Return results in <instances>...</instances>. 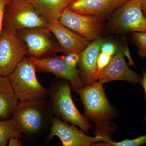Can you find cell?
Returning a JSON list of instances; mask_svg holds the SVG:
<instances>
[{
	"instance_id": "17",
	"label": "cell",
	"mask_w": 146,
	"mask_h": 146,
	"mask_svg": "<svg viewBox=\"0 0 146 146\" xmlns=\"http://www.w3.org/2000/svg\"><path fill=\"white\" fill-rule=\"evenodd\" d=\"M72 0H28L48 23L58 21L62 12Z\"/></svg>"
},
{
	"instance_id": "21",
	"label": "cell",
	"mask_w": 146,
	"mask_h": 146,
	"mask_svg": "<svg viewBox=\"0 0 146 146\" xmlns=\"http://www.w3.org/2000/svg\"><path fill=\"white\" fill-rule=\"evenodd\" d=\"M112 56L110 55L100 52L97 61V75L98 79L100 73L110 63Z\"/></svg>"
},
{
	"instance_id": "18",
	"label": "cell",
	"mask_w": 146,
	"mask_h": 146,
	"mask_svg": "<svg viewBox=\"0 0 146 146\" xmlns=\"http://www.w3.org/2000/svg\"><path fill=\"white\" fill-rule=\"evenodd\" d=\"M22 134L13 118L0 121V146H6L11 138H20Z\"/></svg>"
},
{
	"instance_id": "16",
	"label": "cell",
	"mask_w": 146,
	"mask_h": 146,
	"mask_svg": "<svg viewBox=\"0 0 146 146\" xmlns=\"http://www.w3.org/2000/svg\"><path fill=\"white\" fill-rule=\"evenodd\" d=\"M19 102L8 77L0 75V120L12 117Z\"/></svg>"
},
{
	"instance_id": "24",
	"label": "cell",
	"mask_w": 146,
	"mask_h": 146,
	"mask_svg": "<svg viewBox=\"0 0 146 146\" xmlns=\"http://www.w3.org/2000/svg\"><path fill=\"white\" fill-rule=\"evenodd\" d=\"M9 2L6 0H0V34L3 27L4 18L6 7Z\"/></svg>"
},
{
	"instance_id": "3",
	"label": "cell",
	"mask_w": 146,
	"mask_h": 146,
	"mask_svg": "<svg viewBox=\"0 0 146 146\" xmlns=\"http://www.w3.org/2000/svg\"><path fill=\"white\" fill-rule=\"evenodd\" d=\"M36 71L34 64L25 56L7 76L19 102L42 100L49 96V89L39 82Z\"/></svg>"
},
{
	"instance_id": "14",
	"label": "cell",
	"mask_w": 146,
	"mask_h": 146,
	"mask_svg": "<svg viewBox=\"0 0 146 146\" xmlns=\"http://www.w3.org/2000/svg\"><path fill=\"white\" fill-rule=\"evenodd\" d=\"M48 28L56 39L62 52L80 54L90 44L85 38L69 29L58 21L48 24Z\"/></svg>"
},
{
	"instance_id": "1",
	"label": "cell",
	"mask_w": 146,
	"mask_h": 146,
	"mask_svg": "<svg viewBox=\"0 0 146 146\" xmlns=\"http://www.w3.org/2000/svg\"><path fill=\"white\" fill-rule=\"evenodd\" d=\"M80 97L85 117L95 123L98 135L110 137L108 122L114 117L115 110L106 95L103 84L98 82L74 90Z\"/></svg>"
},
{
	"instance_id": "15",
	"label": "cell",
	"mask_w": 146,
	"mask_h": 146,
	"mask_svg": "<svg viewBox=\"0 0 146 146\" xmlns=\"http://www.w3.org/2000/svg\"><path fill=\"white\" fill-rule=\"evenodd\" d=\"M129 0H72L68 5L76 13L106 18Z\"/></svg>"
},
{
	"instance_id": "23",
	"label": "cell",
	"mask_w": 146,
	"mask_h": 146,
	"mask_svg": "<svg viewBox=\"0 0 146 146\" xmlns=\"http://www.w3.org/2000/svg\"><path fill=\"white\" fill-rule=\"evenodd\" d=\"M79 54L74 53L67 54L66 55L63 56V57L69 65L72 67H77Z\"/></svg>"
},
{
	"instance_id": "7",
	"label": "cell",
	"mask_w": 146,
	"mask_h": 146,
	"mask_svg": "<svg viewBox=\"0 0 146 146\" xmlns=\"http://www.w3.org/2000/svg\"><path fill=\"white\" fill-rule=\"evenodd\" d=\"M7 7L3 26L9 27L17 31L28 29L48 28V22L28 0L9 2Z\"/></svg>"
},
{
	"instance_id": "8",
	"label": "cell",
	"mask_w": 146,
	"mask_h": 146,
	"mask_svg": "<svg viewBox=\"0 0 146 146\" xmlns=\"http://www.w3.org/2000/svg\"><path fill=\"white\" fill-rule=\"evenodd\" d=\"M105 18L76 13L67 7L58 21L69 29L92 42L101 38Z\"/></svg>"
},
{
	"instance_id": "26",
	"label": "cell",
	"mask_w": 146,
	"mask_h": 146,
	"mask_svg": "<svg viewBox=\"0 0 146 146\" xmlns=\"http://www.w3.org/2000/svg\"><path fill=\"white\" fill-rule=\"evenodd\" d=\"M19 137H13L8 141L9 146H21L23 145L19 140Z\"/></svg>"
},
{
	"instance_id": "4",
	"label": "cell",
	"mask_w": 146,
	"mask_h": 146,
	"mask_svg": "<svg viewBox=\"0 0 146 146\" xmlns=\"http://www.w3.org/2000/svg\"><path fill=\"white\" fill-rule=\"evenodd\" d=\"M50 111L52 110L50 102L46 100L19 102L12 117L21 133L32 136L44 127Z\"/></svg>"
},
{
	"instance_id": "28",
	"label": "cell",
	"mask_w": 146,
	"mask_h": 146,
	"mask_svg": "<svg viewBox=\"0 0 146 146\" xmlns=\"http://www.w3.org/2000/svg\"><path fill=\"white\" fill-rule=\"evenodd\" d=\"M141 3L142 11L146 18V0H141Z\"/></svg>"
},
{
	"instance_id": "2",
	"label": "cell",
	"mask_w": 146,
	"mask_h": 146,
	"mask_svg": "<svg viewBox=\"0 0 146 146\" xmlns=\"http://www.w3.org/2000/svg\"><path fill=\"white\" fill-rule=\"evenodd\" d=\"M70 83L57 79L51 82L49 89L50 103L55 117L68 123L77 126L87 134L92 125L79 111L72 98Z\"/></svg>"
},
{
	"instance_id": "5",
	"label": "cell",
	"mask_w": 146,
	"mask_h": 146,
	"mask_svg": "<svg viewBox=\"0 0 146 146\" xmlns=\"http://www.w3.org/2000/svg\"><path fill=\"white\" fill-rule=\"evenodd\" d=\"M111 33L146 32V18L141 8V0H129L118 8L106 24Z\"/></svg>"
},
{
	"instance_id": "11",
	"label": "cell",
	"mask_w": 146,
	"mask_h": 146,
	"mask_svg": "<svg viewBox=\"0 0 146 146\" xmlns=\"http://www.w3.org/2000/svg\"><path fill=\"white\" fill-rule=\"evenodd\" d=\"M18 32L26 45L29 56L40 58L62 52L59 44L53 39L48 28L28 29Z\"/></svg>"
},
{
	"instance_id": "19",
	"label": "cell",
	"mask_w": 146,
	"mask_h": 146,
	"mask_svg": "<svg viewBox=\"0 0 146 146\" xmlns=\"http://www.w3.org/2000/svg\"><path fill=\"white\" fill-rule=\"evenodd\" d=\"M146 143V134L133 139H126L119 142L112 141L110 143L100 142L93 144L94 146H139Z\"/></svg>"
},
{
	"instance_id": "13",
	"label": "cell",
	"mask_w": 146,
	"mask_h": 146,
	"mask_svg": "<svg viewBox=\"0 0 146 146\" xmlns=\"http://www.w3.org/2000/svg\"><path fill=\"white\" fill-rule=\"evenodd\" d=\"M104 41V39L100 38L92 41L79 54L78 70L83 86L98 82L97 59Z\"/></svg>"
},
{
	"instance_id": "12",
	"label": "cell",
	"mask_w": 146,
	"mask_h": 146,
	"mask_svg": "<svg viewBox=\"0 0 146 146\" xmlns=\"http://www.w3.org/2000/svg\"><path fill=\"white\" fill-rule=\"evenodd\" d=\"M123 50L118 49L110 63L100 73L98 82L103 84L110 81L123 80L132 84H141L142 77L128 66L124 57Z\"/></svg>"
},
{
	"instance_id": "25",
	"label": "cell",
	"mask_w": 146,
	"mask_h": 146,
	"mask_svg": "<svg viewBox=\"0 0 146 146\" xmlns=\"http://www.w3.org/2000/svg\"><path fill=\"white\" fill-rule=\"evenodd\" d=\"M142 74H143V77H142V82L141 84L143 88L144 91V98L146 102V72L145 70L143 69L142 70ZM144 122L146 123V115L144 119Z\"/></svg>"
},
{
	"instance_id": "29",
	"label": "cell",
	"mask_w": 146,
	"mask_h": 146,
	"mask_svg": "<svg viewBox=\"0 0 146 146\" xmlns=\"http://www.w3.org/2000/svg\"><path fill=\"white\" fill-rule=\"evenodd\" d=\"M6 1H8L9 2H11L16 1H24V0H6Z\"/></svg>"
},
{
	"instance_id": "20",
	"label": "cell",
	"mask_w": 146,
	"mask_h": 146,
	"mask_svg": "<svg viewBox=\"0 0 146 146\" xmlns=\"http://www.w3.org/2000/svg\"><path fill=\"white\" fill-rule=\"evenodd\" d=\"M133 42L138 47L139 55L146 57V32H133L130 33Z\"/></svg>"
},
{
	"instance_id": "27",
	"label": "cell",
	"mask_w": 146,
	"mask_h": 146,
	"mask_svg": "<svg viewBox=\"0 0 146 146\" xmlns=\"http://www.w3.org/2000/svg\"><path fill=\"white\" fill-rule=\"evenodd\" d=\"M123 50V53L124 55H125L127 57L129 61V65H134V63H133V60L131 57V56L130 51L129 50L128 47L127 46H125Z\"/></svg>"
},
{
	"instance_id": "9",
	"label": "cell",
	"mask_w": 146,
	"mask_h": 146,
	"mask_svg": "<svg viewBox=\"0 0 146 146\" xmlns=\"http://www.w3.org/2000/svg\"><path fill=\"white\" fill-rule=\"evenodd\" d=\"M28 58L34 64L37 72L52 73L55 76L56 79L68 80L74 90L83 87L77 68L69 65L63 56L54 54L40 58L31 56Z\"/></svg>"
},
{
	"instance_id": "10",
	"label": "cell",
	"mask_w": 146,
	"mask_h": 146,
	"mask_svg": "<svg viewBox=\"0 0 146 146\" xmlns=\"http://www.w3.org/2000/svg\"><path fill=\"white\" fill-rule=\"evenodd\" d=\"M86 133L78 129L75 125L55 116L48 138L51 140L55 136H57L62 142L63 146H90L100 142L110 143L112 141L110 137L99 135L91 137Z\"/></svg>"
},
{
	"instance_id": "6",
	"label": "cell",
	"mask_w": 146,
	"mask_h": 146,
	"mask_svg": "<svg viewBox=\"0 0 146 146\" xmlns=\"http://www.w3.org/2000/svg\"><path fill=\"white\" fill-rule=\"evenodd\" d=\"M27 55L26 45L18 32L3 26L0 34V75L7 76Z\"/></svg>"
},
{
	"instance_id": "22",
	"label": "cell",
	"mask_w": 146,
	"mask_h": 146,
	"mask_svg": "<svg viewBox=\"0 0 146 146\" xmlns=\"http://www.w3.org/2000/svg\"><path fill=\"white\" fill-rule=\"evenodd\" d=\"M117 50V45L114 42L104 40L101 47L100 52L113 56Z\"/></svg>"
}]
</instances>
